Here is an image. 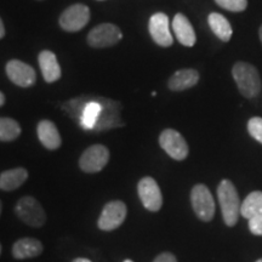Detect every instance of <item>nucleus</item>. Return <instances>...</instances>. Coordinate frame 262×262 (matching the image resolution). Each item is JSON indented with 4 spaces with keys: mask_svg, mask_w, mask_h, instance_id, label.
Returning <instances> with one entry per match:
<instances>
[{
    "mask_svg": "<svg viewBox=\"0 0 262 262\" xmlns=\"http://www.w3.org/2000/svg\"><path fill=\"white\" fill-rule=\"evenodd\" d=\"M217 198L220 203L225 224L228 227L237 225L239 215H241V199L234 185L229 180H222L217 187Z\"/></svg>",
    "mask_w": 262,
    "mask_h": 262,
    "instance_id": "nucleus-1",
    "label": "nucleus"
},
{
    "mask_svg": "<svg viewBox=\"0 0 262 262\" xmlns=\"http://www.w3.org/2000/svg\"><path fill=\"white\" fill-rule=\"evenodd\" d=\"M239 93L247 98L256 97L261 90V78L256 68L247 62H238L232 70Z\"/></svg>",
    "mask_w": 262,
    "mask_h": 262,
    "instance_id": "nucleus-2",
    "label": "nucleus"
},
{
    "mask_svg": "<svg viewBox=\"0 0 262 262\" xmlns=\"http://www.w3.org/2000/svg\"><path fill=\"white\" fill-rule=\"evenodd\" d=\"M15 212L17 217L24 224L31 226V227L39 228L44 226L47 221L44 209L34 196L26 195L22 196L15 205Z\"/></svg>",
    "mask_w": 262,
    "mask_h": 262,
    "instance_id": "nucleus-3",
    "label": "nucleus"
},
{
    "mask_svg": "<svg viewBox=\"0 0 262 262\" xmlns=\"http://www.w3.org/2000/svg\"><path fill=\"white\" fill-rule=\"evenodd\" d=\"M192 208L199 220L210 222L215 215V202L210 189L203 183H198L191 192Z\"/></svg>",
    "mask_w": 262,
    "mask_h": 262,
    "instance_id": "nucleus-4",
    "label": "nucleus"
},
{
    "mask_svg": "<svg viewBox=\"0 0 262 262\" xmlns=\"http://www.w3.org/2000/svg\"><path fill=\"white\" fill-rule=\"evenodd\" d=\"M127 209L125 203L122 201H113L104 205L100 217H98L97 226L102 231L110 232L120 227L125 221Z\"/></svg>",
    "mask_w": 262,
    "mask_h": 262,
    "instance_id": "nucleus-5",
    "label": "nucleus"
},
{
    "mask_svg": "<svg viewBox=\"0 0 262 262\" xmlns=\"http://www.w3.org/2000/svg\"><path fill=\"white\" fill-rule=\"evenodd\" d=\"M123 33L112 24H102L93 28L88 34V44L93 48H108L122 40Z\"/></svg>",
    "mask_w": 262,
    "mask_h": 262,
    "instance_id": "nucleus-6",
    "label": "nucleus"
},
{
    "mask_svg": "<svg viewBox=\"0 0 262 262\" xmlns=\"http://www.w3.org/2000/svg\"><path fill=\"white\" fill-rule=\"evenodd\" d=\"M110 160V150L103 145H94L84 150L79 159V166L84 172L101 171Z\"/></svg>",
    "mask_w": 262,
    "mask_h": 262,
    "instance_id": "nucleus-7",
    "label": "nucleus"
},
{
    "mask_svg": "<svg viewBox=\"0 0 262 262\" xmlns=\"http://www.w3.org/2000/svg\"><path fill=\"white\" fill-rule=\"evenodd\" d=\"M159 145L175 160H183L188 156V145L179 131L173 129L164 130L159 136Z\"/></svg>",
    "mask_w": 262,
    "mask_h": 262,
    "instance_id": "nucleus-8",
    "label": "nucleus"
},
{
    "mask_svg": "<svg viewBox=\"0 0 262 262\" xmlns=\"http://www.w3.org/2000/svg\"><path fill=\"white\" fill-rule=\"evenodd\" d=\"M137 192H139L140 201L147 210L152 212L160 210L163 205V195L155 179L149 176L141 179L137 185Z\"/></svg>",
    "mask_w": 262,
    "mask_h": 262,
    "instance_id": "nucleus-9",
    "label": "nucleus"
},
{
    "mask_svg": "<svg viewBox=\"0 0 262 262\" xmlns=\"http://www.w3.org/2000/svg\"><path fill=\"white\" fill-rule=\"evenodd\" d=\"M89 19V8L83 4H74L62 12L60 16V26L66 32H78L88 25Z\"/></svg>",
    "mask_w": 262,
    "mask_h": 262,
    "instance_id": "nucleus-10",
    "label": "nucleus"
},
{
    "mask_svg": "<svg viewBox=\"0 0 262 262\" xmlns=\"http://www.w3.org/2000/svg\"><path fill=\"white\" fill-rule=\"evenodd\" d=\"M6 74L12 83L21 88H31L37 81V75L31 66L19 60H11L6 64Z\"/></svg>",
    "mask_w": 262,
    "mask_h": 262,
    "instance_id": "nucleus-11",
    "label": "nucleus"
},
{
    "mask_svg": "<svg viewBox=\"0 0 262 262\" xmlns=\"http://www.w3.org/2000/svg\"><path fill=\"white\" fill-rule=\"evenodd\" d=\"M150 37L159 47L168 48L172 45V35L169 28V17L163 12H157L149 18L148 24Z\"/></svg>",
    "mask_w": 262,
    "mask_h": 262,
    "instance_id": "nucleus-12",
    "label": "nucleus"
},
{
    "mask_svg": "<svg viewBox=\"0 0 262 262\" xmlns=\"http://www.w3.org/2000/svg\"><path fill=\"white\" fill-rule=\"evenodd\" d=\"M42 250H44V247L40 241L35 238H22L12 245V256L16 260H25V258L39 256L41 255Z\"/></svg>",
    "mask_w": 262,
    "mask_h": 262,
    "instance_id": "nucleus-13",
    "label": "nucleus"
},
{
    "mask_svg": "<svg viewBox=\"0 0 262 262\" xmlns=\"http://www.w3.org/2000/svg\"><path fill=\"white\" fill-rule=\"evenodd\" d=\"M37 133L39 141H40L41 145L45 148L51 150L60 148L62 143L60 133H58L56 125L50 122V120H41V122H39Z\"/></svg>",
    "mask_w": 262,
    "mask_h": 262,
    "instance_id": "nucleus-14",
    "label": "nucleus"
},
{
    "mask_svg": "<svg viewBox=\"0 0 262 262\" xmlns=\"http://www.w3.org/2000/svg\"><path fill=\"white\" fill-rule=\"evenodd\" d=\"M172 29L178 40L185 47L191 48L195 44V32L193 29L191 22L185 15L178 14L173 17Z\"/></svg>",
    "mask_w": 262,
    "mask_h": 262,
    "instance_id": "nucleus-15",
    "label": "nucleus"
},
{
    "mask_svg": "<svg viewBox=\"0 0 262 262\" xmlns=\"http://www.w3.org/2000/svg\"><path fill=\"white\" fill-rule=\"evenodd\" d=\"M39 66L47 83H54L61 78V67L54 52L44 50L39 54Z\"/></svg>",
    "mask_w": 262,
    "mask_h": 262,
    "instance_id": "nucleus-16",
    "label": "nucleus"
},
{
    "mask_svg": "<svg viewBox=\"0 0 262 262\" xmlns=\"http://www.w3.org/2000/svg\"><path fill=\"white\" fill-rule=\"evenodd\" d=\"M28 179V171L25 168L5 170L0 173V189L5 192L15 191L21 187Z\"/></svg>",
    "mask_w": 262,
    "mask_h": 262,
    "instance_id": "nucleus-17",
    "label": "nucleus"
},
{
    "mask_svg": "<svg viewBox=\"0 0 262 262\" xmlns=\"http://www.w3.org/2000/svg\"><path fill=\"white\" fill-rule=\"evenodd\" d=\"M199 80V73L195 70H181L178 71L170 78L168 81V86L172 91H183L191 89Z\"/></svg>",
    "mask_w": 262,
    "mask_h": 262,
    "instance_id": "nucleus-18",
    "label": "nucleus"
},
{
    "mask_svg": "<svg viewBox=\"0 0 262 262\" xmlns=\"http://www.w3.org/2000/svg\"><path fill=\"white\" fill-rule=\"evenodd\" d=\"M208 22L214 34L219 39H221L222 41H228L231 39L233 31H232L231 25H229L225 16L217 14V12H212V14L209 15Z\"/></svg>",
    "mask_w": 262,
    "mask_h": 262,
    "instance_id": "nucleus-19",
    "label": "nucleus"
},
{
    "mask_svg": "<svg viewBox=\"0 0 262 262\" xmlns=\"http://www.w3.org/2000/svg\"><path fill=\"white\" fill-rule=\"evenodd\" d=\"M241 214L243 217L250 219L255 217V216L262 214V192L255 191L248 194L244 202L242 203L241 206Z\"/></svg>",
    "mask_w": 262,
    "mask_h": 262,
    "instance_id": "nucleus-20",
    "label": "nucleus"
},
{
    "mask_svg": "<svg viewBox=\"0 0 262 262\" xmlns=\"http://www.w3.org/2000/svg\"><path fill=\"white\" fill-rule=\"evenodd\" d=\"M21 135V126L15 119L8 117H0V141L10 142Z\"/></svg>",
    "mask_w": 262,
    "mask_h": 262,
    "instance_id": "nucleus-21",
    "label": "nucleus"
},
{
    "mask_svg": "<svg viewBox=\"0 0 262 262\" xmlns=\"http://www.w3.org/2000/svg\"><path fill=\"white\" fill-rule=\"evenodd\" d=\"M215 2L222 9L232 12L244 11L248 6V0H215Z\"/></svg>",
    "mask_w": 262,
    "mask_h": 262,
    "instance_id": "nucleus-22",
    "label": "nucleus"
},
{
    "mask_svg": "<svg viewBox=\"0 0 262 262\" xmlns=\"http://www.w3.org/2000/svg\"><path fill=\"white\" fill-rule=\"evenodd\" d=\"M248 131L251 137L262 145V118L254 117L248 122Z\"/></svg>",
    "mask_w": 262,
    "mask_h": 262,
    "instance_id": "nucleus-23",
    "label": "nucleus"
},
{
    "mask_svg": "<svg viewBox=\"0 0 262 262\" xmlns=\"http://www.w3.org/2000/svg\"><path fill=\"white\" fill-rule=\"evenodd\" d=\"M249 229L255 235H262V214L249 220Z\"/></svg>",
    "mask_w": 262,
    "mask_h": 262,
    "instance_id": "nucleus-24",
    "label": "nucleus"
},
{
    "mask_svg": "<svg viewBox=\"0 0 262 262\" xmlns=\"http://www.w3.org/2000/svg\"><path fill=\"white\" fill-rule=\"evenodd\" d=\"M153 262H178V260H176L175 255L165 251V253L159 254L158 256L155 258V261Z\"/></svg>",
    "mask_w": 262,
    "mask_h": 262,
    "instance_id": "nucleus-25",
    "label": "nucleus"
},
{
    "mask_svg": "<svg viewBox=\"0 0 262 262\" xmlns=\"http://www.w3.org/2000/svg\"><path fill=\"white\" fill-rule=\"evenodd\" d=\"M5 35V28H4V24H3L2 18H0V39L4 38Z\"/></svg>",
    "mask_w": 262,
    "mask_h": 262,
    "instance_id": "nucleus-26",
    "label": "nucleus"
},
{
    "mask_svg": "<svg viewBox=\"0 0 262 262\" xmlns=\"http://www.w3.org/2000/svg\"><path fill=\"white\" fill-rule=\"evenodd\" d=\"M4 103H5V96H4V94L0 91V107H2Z\"/></svg>",
    "mask_w": 262,
    "mask_h": 262,
    "instance_id": "nucleus-27",
    "label": "nucleus"
},
{
    "mask_svg": "<svg viewBox=\"0 0 262 262\" xmlns=\"http://www.w3.org/2000/svg\"><path fill=\"white\" fill-rule=\"evenodd\" d=\"M72 262H91L90 260H88V258H83V257H78L73 260Z\"/></svg>",
    "mask_w": 262,
    "mask_h": 262,
    "instance_id": "nucleus-28",
    "label": "nucleus"
},
{
    "mask_svg": "<svg viewBox=\"0 0 262 262\" xmlns=\"http://www.w3.org/2000/svg\"><path fill=\"white\" fill-rule=\"evenodd\" d=\"M258 35H260V40L262 42V26L260 27V31H258Z\"/></svg>",
    "mask_w": 262,
    "mask_h": 262,
    "instance_id": "nucleus-29",
    "label": "nucleus"
},
{
    "mask_svg": "<svg viewBox=\"0 0 262 262\" xmlns=\"http://www.w3.org/2000/svg\"><path fill=\"white\" fill-rule=\"evenodd\" d=\"M2 211H3V204H2V201H0V215H2Z\"/></svg>",
    "mask_w": 262,
    "mask_h": 262,
    "instance_id": "nucleus-30",
    "label": "nucleus"
},
{
    "mask_svg": "<svg viewBox=\"0 0 262 262\" xmlns=\"http://www.w3.org/2000/svg\"><path fill=\"white\" fill-rule=\"evenodd\" d=\"M124 262H134V261H131V260H125Z\"/></svg>",
    "mask_w": 262,
    "mask_h": 262,
    "instance_id": "nucleus-31",
    "label": "nucleus"
},
{
    "mask_svg": "<svg viewBox=\"0 0 262 262\" xmlns=\"http://www.w3.org/2000/svg\"><path fill=\"white\" fill-rule=\"evenodd\" d=\"M0 254H2V244H0Z\"/></svg>",
    "mask_w": 262,
    "mask_h": 262,
    "instance_id": "nucleus-32",
    "label": "nucleus"
},
{
    "mask_svg": "<svg viewBox=\"0 0 262 262\" xmlns=\"http://www.w3.org/2000/svg\"><path fill=\"white\" fill-rule=\"evenodd\" d=\"M256 262H262V258H260V260H257Z\"/></svg>",
    "mask_w": 262,
    "mask_h": 262,
    "instance_id": "nucleus-33",
    "label": "nucleus"
}]
</instances>
